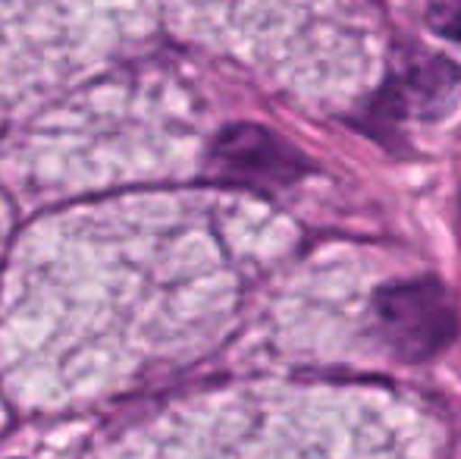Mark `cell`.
I'll return each mask as SVG.
<instances>
[{
    "label": "cell",
    "instance_id": "cell-1",
    "mask_svg": "<svg viewBox=\"0 0 461 459\" xmlns=\"http://www.w3.org/2000/svg\"><path fill=\"white\" fill-rule=\"evenodd\" d=\"M374 312L383 340L405 362L430 359L458 334L456 302L433 277L383 287L374 299Z\"/></svg>",
    "mask_w": 461,
    "mask_h": 459
},
{
    "label": "cell",
    "instance_id": "cell-2",
    "mask_svg": "<svg viewBox=\"0 0 461 459\" xmlns=\"http://www.w3.org/2000/svg\"><path fill=\"white\" fill-rule=\"evenodd\" d=\"M211 170L223 183L274 189L302 179L311 170L308 158L289 142L255 123H239L220 133L211 148Z\"/></svg>",
    "mask_w": 461,
    "mask_h": 459
},
{
    "label": "cell",
    "instance_id": "cell-3",
    "mask_svg": "<svg viewBox=\"0 0 461 459\" xmlns=\"http://www.w3.org/2000/svg\"><path fill=\"white\" fill-rule=\"evenodd\" d=\"M430 25H433V29H437L443 38L461 41V0H443L439 6H433Z\"/></svg>",
    "mask_w": 461,
    "mask_h": 459
}]
</instances>
